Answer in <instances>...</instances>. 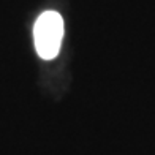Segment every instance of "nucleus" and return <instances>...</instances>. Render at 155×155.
Listing matches in <instances>:
<instances>
[{"instance_id": "obj_1", "label": "nucleus", "mask_w": 155, "mask_h": 155, "mask_svg": "<svg viewBox=\"0 0 155 155\" xmlns=\"http://www.w3.org/2000/svg\"><path fill=\"white\" fill-rule=\"evenodd\" d=\"M63 38V19L57 11H45L33 25L35 49L41 59L52 60L60 52Z\"/></svg>"}]
</instances>
